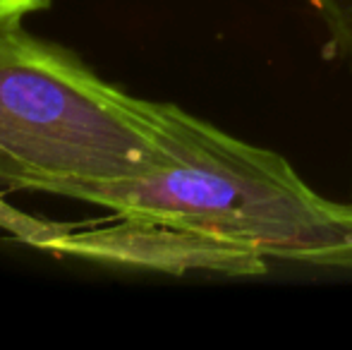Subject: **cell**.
I'll return each instance as SVG.
<instances>
[{
	"mask_svg": "<svg viewBox=\"0 0 352 350\" xmlns=\"http://www.w3.org/2000/svg\"><path fill=\"white\" fill-rule=\"evenodd\" d=\"M161 101L101 80L77 56L0 24V185L67 197L161 159Z\"/></svg>",
	"mask_w": 352,
	"mask_h": 350,
	"instance_id": "cell-2",
	"label": "cell"
},
{
	"mask_svg": "<svg viewBox=\"0 0 352 350\" xmlns=\"http://www.w3.org/2000/svg\"><path fill=\"white\" fill-rule=\"evenodd\" d=\"M319 12L331 46L352 67V0H307Z\"/></svg>",
	"mask_w": 352,
	"mask_h": 350,
	"instance_id": "cell-4",
	"label": "cell"
},
{
	"mask_svg": "<svg viewBox=\"0 0 352 350\" xmlns=\"http://www.w3.org/2000/svg\"><path fill=\"white\" fill-rule=\"evenodd\" d=\"M163 151L148 171L82 187L77 201L221 238L264 259L352 271V201L314 192L280 154L163 106Z\"/></svg>",
	"mask_w": 352,
	"mask_h": 350,
	"instance_id": "cell-1",
	"label": "cell"
},
{
	"mask_svg": "<svg viewBox=\"0 0 352 350\" xmlns=\"http://www.w3.org/2000/svg\"><path fill=\"white\" fill-rule=\"evenodd\" d=\"M53 0H0V24H22L24 17L41 12Z\"/></svg>",
	"mask_w": 352,
	"mask_h": 350,
	"instance_id": "cell-5",
	"label": "cell"
},
{
	"mask_svg": "<svg viewBox=\"0 0 352 350\" xmlns=\"http://www.w3.org/2000/svg\"><path fill=\"white\" fill-rule=\"evenodd\" d=\"M41 250L175 276L190 271L261 276L269 269V259L242 245L211 238L197 230L144 219H125V216H116L113 223L84 230L60 226L41 245Z\"/></svg>",
	"mask_w": 352,
	"mask_h": 350,
	"instance_id": "cell-3",
	"label": "cell"
}]
</instances>
